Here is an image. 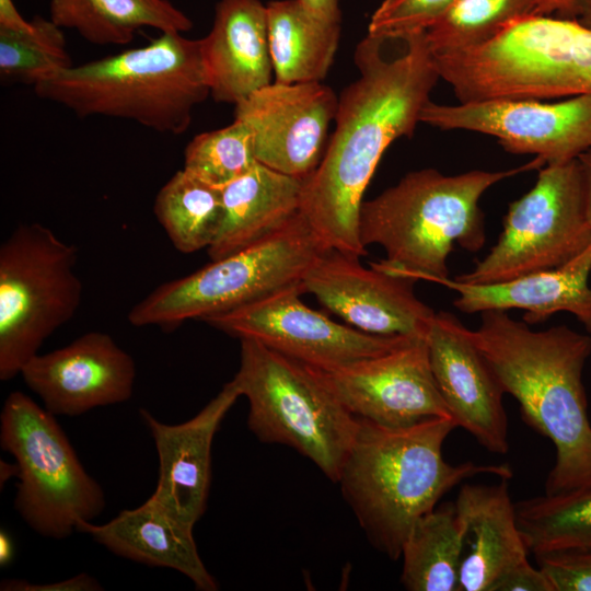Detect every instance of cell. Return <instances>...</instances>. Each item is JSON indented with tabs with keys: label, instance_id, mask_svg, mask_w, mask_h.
<instances>
[{
	"label": "cell",
	"instance_id": "1",
	"mask_svg": "<svg viewBox=\"0 0 591 591\" xmlns=\"http://www.w3.org/2000/svg\"><path fill=\"white\" fill-rule=\"evenodd\" d=\"M359 77L338 96L334 131L304 181L300 212L327 251L362 257L359 234L364 192L385 150L412 137L440 79L425 32L367 34L356 46Z\"/></svg>",
	"mask_w": 591,
	"mask_h": 591
},
{
	"label": "cell",
	"instance_id": "2",
	"mask_svg": "<svg viewBox=\"0 0 591 591\" xmlns=\"http://www.w3.org/2000/svg\"><path fill=\"white\" fill-rule=\"evenodd\" d=\"M470 335L505 393L518 401L523 421L555 447L545 494L590 487L591 422L582 371L591 337L566 325L533 331L502 310L482 312Z\"/></svg>",
	"mask_w": 591,
	"mask_h": 591
},
{
	"label": "cell",
	"instance_id": "3",
	"mask_svg": "<svg viewBox=\"0 0 591 591\" xmlns=\"http://www.w3.org/2000/svg\"><path fill=\"white\" fill-rule=\"evenodd\" d=\"M455 428L451 418L406 427L358 418L337 483L369 542L391 560L401 557L414 523L454 486L484 474L507 479L513 475L506 463L447 462L442 447Z\"/></svg>",
	"mask_w": 591,
	"mask_h": 591
},
{
	"label": "cell",
	"instance_id": "4",
	"mask_svg": "<svg viewBox=\"0 0 591 591\" xmlns=\"http://www.w3.org/2000/svg\"><path fill=\"white\" fill-rule=\"evenodd\" d=\"M545 162L535 158L503 171L474 170L445 175L434 169L407 173L375 198L363 200L359 216L364 247L382 246L386 257L371 266L414 280L449 277L448 258L455 244L468 252L485 243L482 196L495 184Z\"/></svg>",
	"mask_w": 591,
	"mask_h": 591
},
{
	"label": "cell",
	"instance_id": "5",
	"mask_svg": "<svg viewBox=\"0 0 591 591\" xmlns=\"http://www.w3.org/2000/svg\"><path fill=\"white\" fill-rule=\"evenodd\" d=\"M35 94L77 116H107L181 135L210 90L200 39L161 33L148 45L72 66L37 84Z\"/></svg>",
	"mask_w": 591,
	"mask_h": 591
},
{
	"label": "cell",
	"instance_id": "6",
	"mask_svg": "<svg viewBox=\"0 0 591 591\" xmlns=\"http://www.w3.org/2000/svg\"><path fill=\"white\" fill-rule=\"evenodd\" d=\"M232 379L248 401V429L263 442L286 444L337 483L358 418L301 362L241 338Z\"/></svg>",
	"mask_w": 591,
	"mask_h": 591
},
{
	"label": "cell",
	"instance_id": "7",
	"mask_svg": "<svg viewBox=\"0 0 591 591\" xmlns=\"http://www.w3.org/2000/svg\"><path fill=\"white\" fill-rule=\"evenodd\" d=\"M325 252L299 211L265 239L160 285L132 306L128 321L137 327L171 328L235 309L301 282Z\"/></svg>",
	"mask_w": 591,
	"mask_h": 591
},
{
	"label": "cell",
	"instance_id": "8",
	"mask_svg": "<svg viewBox=\"0 0 591 591\" xmlns=\"http://www.w3.org/2000/svg\"><path fill=\"white\" fill-rule=\"evenodd\" d=\"M0 445L19 466L14 508L37 534L66 538L79 521H93L104 510L101 485L85 471L55 415L20 391L3 403Z\"/></svg>",
	"mask_w": 591,
	"mask_h": 591
},
{
	"label": "cell",
	"instance_id": "9",
	"mask_svg": "<svg viewBox=\"0 0 591 591\" xmlns=\"http://www.w3.org/2000/svg\"><path fill=\"white\" fill-rule=\"evenodd\" d=\"M78 250L40 223H23L0 247V380L9 381L78 311Z\"/></svg>",
	"mask_w": 591,
	"mask_h": 591
},
{
	"label": "cell",
	"instance_id": "10",
	"mask_svg": "<svg viewBox=\"0 0 591 591\" xmlns=\"http://www.w3.org/2000/svg\"><path fill=\"white\" fill-rule=\"evenodd\" d=\"M591 244L581 166L544 164L534 186L509 205L503 229L489 253L468 273L467 283H493L557 268Z\"/></svg>",
	"mask_w": 591,
	"mask_h": 591
},
{
	"label": "cell",
	"instance_id": "11",
	"mask_svg": "<svg viewBox=\"0 0 591 591\" xmlns=\"http://www.w3.org/2000/svg\"><path fill=\"white\" fill-rule=\"evenodd\" d=\"M301 282L200 321L239 339L252 338L303 364L338 367L375 357L415 339L364 333L334 322L301 301ZM426 339V338H425Z\"/></svg>",
	"mask_w": 591,
	"mask_h": 591
},
{
	"label": "cell",
	"instance_id": "12",
	"mask_svg": "<svg viewBox=\"0 0 591 591\" xmlns=\"http://www.w3.org/2000/svg\"><path fill=\"white\" fill-rule=\"evenodd\" d=\"M420 123L489 135L506 151L534 154L545 164L567 162L591 149V94L559 101L494 99L454 105L429 101Z\"/></svg>",
	"mask_w": 591,
	"mask_h": 591
},
{
	"label": "cell",
	"instance_id": "13",
	"mask_svg": "<svg viewBox=\"0 0 591 591\" xmlns=\"http://www.w3.org/2000/svg\"><path fill=\"white\" fill-rule=\"evenodd\" d=\"M304 366L355 417L386 427L453 419L433 378L426 339L338 367Z\"/></svg>",
	"mask_w": 591,
	"mask_h": 591
},
{
	"label": "cell",
	"instance_id": "14",
	"mask_svg": "<svg viewBox=\"0 0 591 591\" xmlns=\"http://www.w3.org/2000/svg\"><path fill=\"white\" fill-rule=\"evenodd\" d=\"M338 96L322 82L270 84L234 105L254 140L257 162L305 181L326 150Z\"/></svg>",
	"mask_w": 591,
	"mask_h": 591
},
{
	"label": "cell",
	"instance_id": "15",
	"mask_svg": "<svg viewBox=\"0 0 591 591\" xmlns=\"http://www.w3.org/2000/svg\"><path fill=\"white\" fill-rule=\"evenodd\" d=\"M415 282L338 251L323 253L301 281L305 293L359 331L425 339L436 312L416 297Z\"/></svg>",
	"mask_w": 591,
	"mask_h": 591
},
{
	"label": "cell",
	"instance_id": "16",
	"mask_svg": "<svg viewBox=\"0 0 591 591\" xmlns=\"http://www.w3.org/2000/svg\"><path fill=\"white\" fill-rule=\"evenodd\" d=\"M20 374L48 412L72 417L127 402L136 363L109 334L91 331L67 346L37 354Z\"/></svg>",
	"mask_w": 591,
	"mask_h": 591
},
{
	"label": "cell",
	"instance_id": "17",
	"mask_svg": "<svg viewBox=\"0 0 591 591\" xmlns=\"http://www.w3.org/2000/svg\"><path fill=\"white\" fill-rule=\"evenodd\" d=\"M429 362L438 389L457 427L487 451H509L505 391L476 347L470 328L449 312L436 313L426 336Z\"/></svg>",
	"mask_w": 591,
	"mask_h": 591
},
{
	"label": "cell",
	"instance_id": "18",
	"mask_svg": "<svg viewBox=\"0 0 591 591\" xmlns=\"http://www.w3.org/2000/svg\"><path fill=\"white\" fill-rule=\"evenodd\" d=\"M239 396L231 380L197 415L177 425L164 424L140 409L159 459L158 483L151 496L192 526L207 508L213 437Z\"/></svg>",
	"mask_w": 591,
	"mask_h": 591
},
{
	"label": "cell",
	"instance_id": "19",
	"mask_svg": "<svg viewBox=\"0 0 591 591\" xmlns=\"http://www.w3.org/2000/svg\"><path fill=\"white\" fill-rule=\"evenodd\" d=\"M210 96L236 105L273 82L267 7L259 0H220L200 38Z\"/></svg>",
	"mask_w": 591,
	"mask_h": 591
},
{
	"label": "cell",
	"instance_id": "20",
	"mask_svg": "<svg viewBox=\"0 0 591 591\" xmlns=\"http://www.w3.org/2000/svg\"><path fill=\"white\" fill-rule=\"evenodd\" d=\"M591 244L557 268L493 283H467L450 277L437 283L457 293L453 305L463 313L490 310L525 311L523 321L536 324L557 312L575 315L591 333Z\"/></svg>",
	"mask_w": 591,
	"mask_h": 591
},
{
	"label": "cell",
	"instance_id": "21",
	"mask_svg": "<svg viewBox=\"0 0 591 591\" xmlns=\"http://www.w3.org/2000/svg\"><path fill=\"white\" fill-rule=\"evenodd\" d=\"M454 508L465 533L459 591H490L501 576L529 561L509 479L463 484Z\"/></svg>",
	"mask_w": 591,
	"mask_h": 591
},
{
	"label": "cell",
	"instance_id": "22",
	"mask_svg": "<svg viewBox=\"0 0 591 591\" xmlns=\"http://www.w3.org/2000/svg\"><path fill=\"white\" fill-rule=\"evenodd\" d=\"M193 528L150 496L139 507L123 510L106 523L79 521L76 531L90 535L117 556L176 570L196 589L216 591L218 583L199 556Z\"/></svg>",
	"mask_w": 591,
	"mask_h": 591
},
{
	"label": "cell",
	"instance_id": "23",
	"mask_svg": "<svg viewBox=\"0 0 591 591\" xmlns=\"http://www.w3.org/2000/svg\"><path fill=\"white\" fill-rule=\"evenodd\" d=\"M304 181L257 162L221 188L222 219L207 248L212 260L273 234L300 211Z\"/></svg>",
	"mask_w": 591,
	"mask_h": 591
},
{
	"label": "cell",
	"instance_id": "24",
	"mask_svg": "<svg viewBox=\"0 0 591 591\" xmlns=\"http://www.w3.org/2000/svg\"><path fill=\"white\" fill-rule=\"evenodd\" d=\"M266 7L275 81L322 82L338 49L340 23L320 19L299 0H273Z\"/></svg>",
	"mask_w": 591,
	"mask_h": 591
},
{
	"label": "cell",
	"instance_id": "25",
	"mask_svg": "<svg viewBox=\"0 0 591 591\" xmlns=\"http://www.w3.org/2000/svg\"><path fill=\"white\" fill-rule=\"evenodd\" d=\"M49 19L95 45H126L143 27L182 34L193 27L170 0H50Z\"/></svg>",
	"mask_w": 591,
	"mask_h": 591
},
{
	"label": "cell",
	"instance_id": "26",
	"mask_svg": "<svg viewBox=\"0 0 591 591\" xmlns=\"http://www.w3.org/2000/svg\"><path fill=\"white\" fill-rule=\"evenodd\" d=\"M464 526L454 503L421 515L402 548L401 582L409 591H459Z\"/></svg>",
	"mask_w": 591,
	"mask_h": 591
},
{
	"label": "cell",
	"instance_id": "27",
	"mask_svg": "<svg viewBox=\"0 0 591 591\" xmlns=\"http://www.w3.org/2000/svg\"><path fill=\"white\" fill-rule=\"evenodd\" d=\"M153 212L181 253L208 248L222 219L221 188L179 170L159 190Z\"/></svg>",
	"mask_w": 591,
	"mask_h": 591
},
{
	"label": "cell",
	"instance_id": "28",
	"mask_svg": "<svg viewBox=\"0 0 591 591\" xmlns=\"http://www.w3.org/2000/svg\"><path fill=\"white\" fill-rule=\"evenodd\" d=\"M528 549L535 555L591 547V486L515 502Z\"/></svg>",
	"mask_w": 591,
	"mask_h": 591
},
{
	"label": "cell",
	"instance_id": "29",
	"mask_svg": "<svg viewBox=\"0 0 591 591\" xmlns=\"http://www.w3.org/2000/svg\"><path fill=\"white\" fill-rule=\"evenodd\" d=\"M22 32L0 28L2 84L35 88L73 66L62 28L49 18L35 15Z\"/></svg>",
	"mask_w": 591,
	"mask_h": 591
},
{
	"label": "cell",
	"instance_id": "30",
	"mask_svg": "<svg viewBox=\"0 0 591 591\" xmlns=\"http://www.w3.org/2000/svg\"><path fill=\"white\" fill-rule=\"evenodd\" d=\"M534 11L535 0H457L425 31L426 43L433 56L472 48Z\"/></svg>",
	"mask_w": 591,
	"mask_h": 591
},
{
	"label": "cell",
	"instance_id": "31",
	"mask_svg": "<svg viewBox=\"0 0 591 591\" xmlns=\"http://www.w3.org/2000/svg\"><path fill=\"white\" fill-rule=\"evenodd\" d=\"M256 163L253 135L244 123L234 119L229 126L196 135L185 148L183 170L222 188Z\"/></svg>",
	"mask_w": 591,
	"mask_h": 591
},
{
	"label": "cell",
	"instance_id": "32",
	"mask_svg": "<svg viewBox=\"0 0 591 591\" xmlns=\"http://www.w3.org/2000/svg\"><path fill=\"white\" fill-rule=\"evenodd\" d=\"M457 0H382L372 13L368 34L403 36L425 32Z\"/></svg>",
	"mask_w": 591,
	"mask_h": 591
},
{
	"label": "cell",
	"instance_id": "33",
	"mask_svg": "<svg viewBox=\"0 0 591 591\" xmlns=\"http://www.w3.org/2000/svg\"><path fill=\"white\" fill-rule=\"evenodd\" d=\"M553 591H591V547L535 555Z\"/></svg>",
	"mask_w": 591,
	"mask_h": 591
},
{
	"label": "cell",
	"instance_id": "34",
	"mask_svg": "<svg viewBox=\"0 0 591 591\" xmlns=\"http://www.w3.org/2000/svg\"><path fill=\"white\" fill-rule=\"evenodd\" d=\"M490 591H553V587L541 568L526 561L501 576Z\"/></svg>",
	"mask_w": 591,
	"mask_h": 591
},
{
	"label": "cell",
	"instance_id": "35",
	"mask_svg": "<svg viewBox=\"0 0 591 591\" xmlns=\"http://www.w3.org/2000/svg\"><path fill=\"white\" fill-rule=\"evenodd\" d=\"M102 589L99 581L88 573H79L50 583L36 584L23 579H5L0 584L1 591H100Z\"/></svg>",
	"mask_w": 591,
	"mask_h": 591
},
{
	"label": "cell",
	"instance_id": "36",
	"mask_svg": "<svg viewBox=\"0 0 591 591\" xmlns=\"http://www.w3.org/2000/svg\"><path fill=\"white\" fill-rule=\"evenodd\" d=\"M32 26V21L25 20L16 9L13 0H0V28L22 32Z\"/></svg>",
	"mask_w": 591,
	"mask_h": 591
},
{
	"label": "cell",
	"instance_id": "37",
	"mask_svg": "<svg viewBox=\"0 0 591 591\" xmlns=\"http://www.w3.org/2000/svg\"><path fill=\"white\" fill-rule=\"evenodd\" d=\"M311 13L333 23L341 22L339 0H299Z\"/></svg>",
	"mask_w": 591,
	"mask_h": 591
},
{
	"label": "cell",
	"instance_id": "38",
	"mask_svg": "<svg viewBox=\"0 0 591 591\" xmlns=\"http://www.w3.org/2000/svg\"><path fill=\"white\" fill-rule=\"evenodd\" d=\"M577 0H535L534 14L554 15L570 19Z\"/></svg>",
	"mask_w": 591,
	"mask_h": 591
},
{
	"label": "cell",
	"instance_id": "39",
	"mask_svg": "<svg viewBox=\"0 0 591 591\" xmlns=\"http://www.w3.org/2000/svg\"><path fill=\"white\" fill-rule=\"evenodd\" d=\"M578 161L582 172L587 217L591 224V149L582 153Z\"/></svg>",
	"mask_w": 591,
	"mask_h": 591
},
{
	"label": "cell",
	"instance_id": "40",
	"mask_svg": "<svg viewBox=\"0 0 591 591\" xmlns=\"http://www.w3.org/2000/svg\"><path fill=\"white\" fill-rule=\"evenodd\" d=\"M14 543L5 530L0 531V566L7 567L14 559Z\"/></svg>",
	"mask_w": 591,
	"mask_h": 591
},
{
	"label": "cell",
	"instance_id": "41",
	"mask_svg": "<svg viewBox=\"0 0 591 591\" xmlns=\"http://www.w3.org/2000/svg\"><path fill=\"white\" fill-rule=\"evenodd\" d=\"M570 19L591 30V0H577Z\"/></svg>",
	"mask_w": 591,
	"mask_h": 591
},
{
	"label": "cell",
	"instance_id": "42",
	"mask_svg": "<svg viewBox=\"0 0 591 591\" xmlns=\"http://www.w3.org/2000/svg\"><path fill=\"white\" fill-rule=\"evenodd\" d=\"M19 466L16 463L0 462V483L1 486L12 477H18Z\"/></svg>",
	"mask_w": 591,
	"mask_h": 591
}]
</instances>
